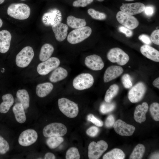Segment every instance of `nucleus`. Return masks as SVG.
Masks as SVG:
<instances>
[{
	"label": "nucleus",
	"instance_id": "1",
	"mask_svg": "<svg viewBox=\"0 0 159 159\" xmlns=\"http://www.w3.org/2000/svg\"><path fill=\"white\" fill-rule=\"evenodd\" d=\"M31 10L26 4L22 3H12L8 7V14L19 20L26 19L29 16Z\"/></svg>",
	"mask_w": 159,
	"mask_h": 159
},
{
	"label": "nucleus",
	"instance_id": "2",
	"mask_svg": "<svg viewBox=\"0 0 159 159\" xmlns=\"http://www.w3.org/2000/svg\"><path fill=\"white\" fill-rule=\"evenodd\" d=\"M58 105L60 111L68 117H76L78 113L77 105L73 101L65 98L58 99Z\"/></svg>",
	"mask_w": 159,
	"mask_h": 159
},
{
	"label": "nucleus",
	"instance_id": "3",
	"mask_svg": "<svg viewBox=\"0 0 159 159\" xmlns=\"http://www.w3.org/2000/svg\"><path fill=\"white\" fill-rule=\"evenodd\" d=\"M91 28L85 26L74 29L69 32L67 37V40L72 44H78L88 37L92 33Z\"/></svg>",
	"mask_w": 159,
	"mask_h": 159
},
{
	"label": "nucleus",
	"instance_id": "4",
	"mask_svg": "<svg viewBox=\"0 0 159 159\" xmlns=\"http://www.w3.org/2000/svg\"><path fill=\"white\" fill-rule=\"evenodd\" d=\"M34 56V50L31 47H25L16 56L15 62L17 66L21 68L27 67L32 61Z\"/></svg>",
	"mask_w": 159,
	"mask_h": 159
},
{
	"label": "nucleus",
	"instance_id": "5",
	"mask_svg": "<svg viewBox=\"0 0 159 159\" xmlns=\"http://www.w3.org/2000/svg\"><path fill=\"white\" fill-rule=\"evenodd\" d=\"M107 57L112 62L116 63L121 66L126 64L130 59L128 55L121 49L118 47L111 49L107 53Z\"/></svg>",
	"mask_w": 159,
	"mask_h": 159
},
{
	"label": "nucleus",
	"instance_id": "6",
	"mask_svg": "<svg viewBox=\"0 0 159 159\" xmlns=\"http://www.w3.org/2000/svg\"><path fill=\"white\" fill-rule=\"evenodd\" d=\"M93 76L88 73L81 74L76 77L73 81V85L76 90H80L88 89L93 84Z\"/></svg>",
	"mask_w": 159,
	"mask_h": 159
},
{
	"label": "nucleus",
	"instance_id": "7",
	"mask_svg": "<svg viewBox=\"0 0 159 159\" xmlns=\"http://www.w3.org/2000/svg\"><path fill=\"white\" fill-rule=\"evenodd\" d=\"M67 132L66 126L62 123L54 122L49 124L45 126L43 130V134L45 137L54 136H62Z\"/></svg>",
	"mask_w": 159,
	"mask_h": 159
},
{
	"label": "nucleus",
	"instance_id": "8",
	"mask_svg": "<svg viewBox=\"0 0 159 159\" xmlns=\"http://www.w3.org/2000/svg\"><path fill=\"white\" fill-rule=\"evenodd\" d=\"M108 147L107 143L103 140L98 141L97 143L94 141L92 142L88 147L89 159H99L107 150Z\"/></svg>",
	"mask_w": 159,
	"mask_h": 159
},
{
	"label": "nucleus",
	"instance_id": "9",
	"mask_svg": "<svg viewBox=\"0 0 159 159\" xmlns=\"http://www.w3.org/2000/svg\"><path fill=\"white\" fill-rule=\"evenodd\" d=\"M60 64L59 59L56 57H51L39 63L37 67V71L40 75H47L57 67Z\"/></svg>",
	"mask_w": 159,
	"mask_h": 159
},
{
	"label": "nucleus",
	"instance_id": "10",
	"mask_svg": "<svg viewBox=\"0 0 159 159\" xmlns=\"http://www.w3.org/2000/svg\"><path fill=\"white\" fill-rule=\"evenodd\" d=\"M118 22L130 29H133L138 27L139 22L134 16L123 12L118 11L116 15Z\"/></svg>",
	"mask_w": 159,
	"mask_h": 159
},
{
	"label": "nucleus",
	"instance_id": "11",
	"mask_svg": "<svg viewBox=\"0 0 159 159\" xmlns=\"http://www.w3.org/2000/svg\"><path fill=\"white\" fill-rule=\"evenodd\" d=\"M146 90V86L143 82H138L129 90L128 93L129 100L133 103L140 101L143 97Z\"/></svg>",
	"mask_w": 159,
	"mask_h": 159
},
{
	"label": "nucleus",
	"instance_id": "12",
	"mask_svg": "<svg viewBox=\"0 0 159 159\" xmlns=\"http://www.w3.org/2000/svg\"><path fill=\"white\" fill-rule=\"evenodd\" d=\"M38 135L36 131L32 129H28L23 131L18 139L19 144L23 146H28L37 141Z\"/></svg>",
	"mask_w": 159,
	"mask_h": 159
},
{
	"label": "nucleus",
	"instance_id": "13",
	"mask_svg": "<svg viewBox=\"0 0 159 159\" xmlns=\"http://www.w3.org/2000/svg\"><path fill=\"white\" fill-rule=\"evenodd\" d=\"M113 128L115 132L121 136H131L135 130V127L134 126L127 124L120 119L117 120L115 122Z\"/></svg>",
	"mask_w": 159,
	"mask_h": 159
},
{
	"label": "nucleus",
	"instance_id": "14",
	"mask_svg": "<svg viewBox=\"0 0 159 159\" xmlns=\"http://www.w3.org/2000/svg\"><path fill=\"white\" fill-rule=\"evenodd\" d=\"M85 63L87 67L95 71L101 70L104 66V62L101 57L95 54L87 57Z\"/></svg>",
	"mask_w": 159,
	"mask_h": 159
},
{
	"label": "nucleus",
	"instance_id": "15",
	"mask_svg": "<svg viewBox=\"0 0 159 159\" xmlns=\"http://www.w3.org/2000/svg\"><path fill=\"white\" fill-rule=\"evenodd\" d=\"M145 7L144 4L140 2L123 4L120 7V10L123 12L133 15L143 12Z\"/></svg>",
	"mask_w": 159,
	"mask_h": 159
},
{
	"label": "nucleus",
	"instance_id": "16",
	"mask_svg": "<svg viewBox=\"0 0 159 159\" xmlns=\"http://www.w3.org/2000/svg\"><path fill=\"white\" fill-rule=\"evenodd\" d=\"M123 72V69L120 66L112 65L106 69L104 74V82H108L117 78L121 75Z\"/></svg>",
	"mask_w": 159,
	"mask_h": 159
},
{
	"label": "nucleus",
	"instance_id": "17",
	"mask_svg": "<svg viewBox=\"0 0 159 159\" xmlns=\"http://www.w3.org/2000/svg\"><path fill=\"white\" fill-rule=\"evenodd\" d=\"M52 29L54 33L55 37L58 41L62 42L67 37L68 29L67 25L58 22L53 25Z\"/></svg>",
	"mask_w": 159,
	"mask_h": 159
},
{
	"label": "nucleus",
	"instance_id": "18",
	"mask_svg": "<svg viewBox=\"0 0 159 159\" xmlns=\"http://www.w3.org/2000/svg\"><path fill=\"white\" fill-rule=\"evenodd\" d=\"M11 39L10 32L6 30L0 31V52L5 53L9 50Z\"/></svg>",
	"mask_w": 159,
	"mask_h": 159
},
{
	"label": "nucleus",
	"instance_id": "19",
	"mask_svg": "<svg viewBox=\"0 0 159 159\" xmlns=\"http://www.w3.org/2000/svg\"><path fill=\"white\" fill-rule=\"evenodd\" d=\"M142 54L154 61L159 62V52L155 48L148 45L142 46L140 48Z\"/></svg>",
	"mask_w": 159,
	"mask_h": 159
},
{
	"label": "nucleus",
	"instance_id": "20",
	"mask_svg": "<svg viewBox=\"0 0 159 159\" xmlns=\"http://www.w3.org/2000/svg\"><path fill=\"white\" fill-rule=\"evenodd\" d=\"M148 105L146 102H143L142 105H139L135 108L134 112V119L138 123H141L146 120L145 114L148 111Z\"/></svg>",
	"mask_w": 159,
	"mask_h": 159
},
{
	"label": "nucleus",
	"instance_id": "21",
	"mask_svg": "<svg viewBox=\"0 0 159 159\" xmlns=\"http://www.w3.org/2000/svg\"><path fill=\"white\" fill-rule=\"evenodd\" d=\"M67 75L68 72L66 69L61 67H57L51 73L49 79L51 82L55 83L65 79Z\"/></svg>",
	"mask_w": 159,
	"mask_h": 159
},
{
	"label": "nucleus",
	"instance_id": "22",
	"mask_svg": "<svg viewBox=\"0 0 159 159\" xmlns=\"http://www.w3.org/2000/svg\"><path fill=\"white\" fill-rule=\"evenodd\" d=\"M53 85L49 82H46L38 85L36 88L37 95L40 97H44L47 95L52 90Z\"/></svg>",
	"mask_w": 159,
	"mask_h": 159
},
{
	"label": "nucleus",
	"instance_id": "23",
	"mask_svg": "<svg viewBox=\"0 0 159 159\" xmlns=\"http://www.w3.org/2000/svg\"><path fill=\"white\" fill-rule=\"evenodd\" d=\"M3 100L0 104V112L3 113H7L14 102L13 95L10 94L4 95L2 97Z\"/></svg>",
	"mask_w": 159,
	"mask_h": 159
},
{
	"label": "nucleus",
	"instance_id": "24",
	"mask_svg": "<svg viewBox=\"0 0 159 159\" xmlns=\"http://www.w3.org/2000/svg\"><path fill=\"white\" fill-rule=\"evenodd\" d=\"M24 109L21 103L16 104L12 108L15 119L20 123H24L26 120Z\"/></svg>",
	"mask_w": 159,
	"mask_h": 159
},
{
	"label": "nucleus",
	"instance_id": "25",
	"mask_svg": "<svg viewBox=\"0 0 159 159\" xmlns=\"http://www.w3.org/2000/svg\"><path fill=\"white\" fill-rule=\"evenodd\" d=\"M54 49L52 45L46 43L42 47L39 53V57L40 60L44 62L50 58L52 54Z\"/></svg>",
	"mask_w": 159,
	"mask_h": 159
},
{
	"label": "nucleus",
	"instance_id": "26",
	"mask_svg": "<svg viewBox=\"0 0 159 159\" xmlns=\"http://www.w3.org/2000/svg\"><path fill=\"white\" fill-rule=\"evenodd\" d=\"M67 22L69 26L75 29L85 26L86 25V22L85 19L76 18L72 15L67 17Z\"/></svg>",
	"mask_w": 159,
	"mask_h": 159
},
{
	"label": "nucleus",
	"instance_id": "27",
	"mask_svg": "<svg viewBox=\"0 0 159 159\" xmlns=\"http://www.w3.org/2000/svg\"><path fill=\"white\" fill-rule=\"evenodd\" d=\"M16 96L25 110L29 107L30 98L29 93L25 89L19 90L16 93Z\"/></svg>",
	"mask_w": 159,
	"mask_h": 159
},
{
	"label": "nucleus",
	"instance_id": "28",
	"mask_svg": "<svg viewBox=\"0 0 159 159\" xmlns=\"http://www.w3.org/2000/svg\"><path fill=\"white\" fill-rule=\"evenodd\" d=\"M125 155L122 150L119 148H114L106 153L103 156V159H123Z\"/></svg>",
	"mask_w": 159,
	"mask_h": 159
},
{
	"label": "nucleus",
	"instance_id": "29",
	"mask_svg": "<svg viewBox=\"0 0 159 159\" xmlns=\"http://www.w3.org/2000/svg\"><path fill=\"white\" fill-rule=\"evenodd\" d=\"M119 87L116 84L111 85L107 90L105 95L104 100L105 102H109L117 94L119 90Z\"/></svg>",
	"mask_w": 159,
	"mask_h": 159
},
{
	"label": "nucleus",
	"instance_id": "30",
	"mask_svg": "<svg viewBox=\"0 0 159 159\" xmlns=\"http://www.w3.org/2000/svg\"><path fill=\"white\" fill-rule=\"evenodd\" d=\"M145 151L144 146L141 144L137 145L130 155V159H140L143 157Z\"/></svg>",
	"mask_w": 159,
	"mask_h": 159
},
{
	"label": "nucleus",
	"instance_id": "31",
	"mask_svg": "<svg viewBox=\"0 0 159 159\" xmlns=\"http://www.w3.org/2000/svg\"><path fill=\"white\" fill-rule=\"evenodd\" d=\"M63 138L61 136H54L49 137L46 143L48 146L51 149L55 148L64 141Z\"/></svg>",
	"mask_w": 159,
	"mask_h": 159
},
{
	"label": "nucleus",
	"instance_id": "32",
	"mask_svg": "<svg viewBox=\"0 0 159 159\" xmlns=\"http://www.w3.org/2000/svg\"><path fill=\"white\" fill-rule=\"evenodd\" d=\"M115 107V103L111 101L102 103L100 106V110L101 113L105 114L112 111Z\"/></svg>",
	"mask_w": 159,
	"mask_h": 159
},
{
	"label": "nucleus",
	"instance_id": "33",
	"mask_svg": "<svg viewBox=\"0 0 159 159\" xmlns=\"http://www.w3.org/2000/svg\"><path fill=\"white\" fill-rule=\"evenodd\" d=\"M87 12L92 18L95 19L103 20L105 19L107 17L106 15L104 13L100 12L93 9H89Z\"/></svg>",
	"mask_w": 159,
	"mask_h": 159
},
{
	"label": "nucleus",
	"instance_id": "34",
	"mask_svg": "<svg viewBox=\"0 0 159 159\" xmlns=\"http://www.w3.org/2000/svg\"><path fill=\"white\" fill-rule=\"evenodd\" d=\"M66 159H79L80 156L78 149L72 147L69 148L67 151L66 154Z\"/></svg>",
	"mask_w": 159,
	"mask_h": 159
},
{
	"label": "nucleus",
	"instance_id": "35",
	"mask_svg": "<svg viewBox=\"0 0 159 159\" xmlns=\"http://www.w3.org/2000/svg\"><path fill=\"white\" fill-rule=\"evenodd\" d=\"M150 111L153 119L156 121L159 120V104L155 102L150 105Z\"/></svg>",
	"mask_w": 159,
	"mask_h": 159
},
{
	"label": "nucleus",
	"instance_id": "36",
	"mask_svg": "<svg viewBox=\"0 0 159 159\" xmlns=\"http://www.w3.org/2000/svg\"><path fill=\"white\" fill-rule=\"evenodd\" d=\"M122 83L126 88H130L132 85L131 77L128 74H124L121 78Z\"/></svg>",
	"mask_w": 159,
	"mask_h": 159
},
{
	"label": "nucleus",
	"instance_id": "37",
	"mask_svg": "<svg viewBox=\"0 0 159 159\" xmlns=\"http://www.w3.org/2000/svg\"><path fill=\"white\" fill-rule=\"evenodd\" d=\"M9 148L8 142L0 135V153L5 154L9 150Z\"/></svg>",
	"mask_w": 159,
	"mask_h": 159
},
{
	"label": "nucleus",
	"instance_id": "38",
	"mask_svg": "<svg viewBox=\"0 0 159 159\" xmlns=\"http://www.w3.org/2000/svg\"><path fill=\"white\" fill-rule=\"evenodd\" d=\"M87 119L88 120L91 122L98 127H102L103 125V122L102 120L96 118L92 114L88 115Z\"/></svg>",
	"mask_w": 159,
	"mask_h": 159
},
{
	"label": "nucleus",
	"instance_id": "39",
	"mask_svg": "<svg viewBox=\"0 0 159 159\" xmlns=\"http://www.w3.org/2000/svg\"><path fill=\"white\" fill-rule=\"evenodd\" d=\"M94 0H77L74 1L72 4L75 7H85L91 3Z\"/></svg>",
	"mask_w": 159,
	"mask_h": 159
},
{
	"label": "nucleus",
	"instance_id": "40",
	"mask_svg": "<svg viewBox=\"0 0 159 159\" xmlns=\"http://www.w3.org/2000/svg\"><path fill=\"white\" fill-rule=\"evenodd\" d=\"M159 30L156 29L151 34L150 39L154 44L159 45Z\"/></svg>",
	"mask_w": 159,
	"mask_h": 159
},
{
	"label": "nucleus",
	"instance_id": "41",
	"mask_svg": "<svg viewBox=\"0 0 159 159\" xmlns=\"http://www.w3.org/2000/svg\"><path fill=\"white\" fill-rule=\"evenodd\" d=\"M99 131V128L96 126H93L88 128L86 131V133L89 136L94 137L97 136Z\"/></svg>",
	"mask_w": 159,
	"mask_h": 159
},
{
	"label": "nucleus",
	"instance_id": "42",
	"mask_svg": "<svg viewBox=\"0 0 159 159\" xmlns=\"http://www.w3.org/2000/svg\"><path fill=\"white\" fill-rule=\"evenodd\" d=\"M119 30L120 32L124 34L126 37H130L132 35L133 32L131 30L123 26H120Z\"/></svg>",
	"mask_w": 159,
	"mask_h": 159
},
{
	"label": "nucleus",
	"instance_id": "43",
	"mask_svg": "<svg viewBox=\"0 0 159 159\" xmlns=\"http://www.w3.org/2000/svg\"><path fill=\"white\" fill-rule=\"evenodd\" d=\"M115 122V119L112 115H109L107 118L105 122V125L107 127H112Z\"/></svg>",
	"mask_w": 159,
	"mask_h": 159
},
{
	"label": "nucleus",
	"instance_id": "44",
	"mask_svg": "<svg viewBox=\"0 0 159 159\" xmlns=\"http://www.w3.org/2000/svg\"><path fill=\"white\" fill-rule=\"evenodd\" d=\"M138 38L140 40L146 44H150L152 43L150 38L146 34H141L139 36Z\"/></svg>",
	"mask_w": 159,
	"mask_h": 159
},
{
	"label": "nucleus",
	"instance_id": "45",
	"mask_svg": "<svg viewBox=\"0 0 159 159\" xmlns=\"http://www.w3.org/2000/svg\"><path fill=\"white\" fill-rule=\"evenodd\" d=\"M144 11L145 14L149 16L152 15L154 12V8L151 6L145 7Z\"/></svg>",
	"mask_w": 159,
	"mask_h": 159
},
{
	"label": "nucleus",
	"instance_id": "46",
	"mask_svg": "<svg viewBox=\"0 0 159 159\" xmlns=\"http://www.w3.org/2000/svg\"><path fill=\"white\" fill-rule=\"evenodd\" d=\"M55 155L51 153H47L45 155L44 159H55Z\"/></svg>",
	"mask_w": 159,
	"mask_h": 159
},
{
	"label": "nucleus",
	"instance_id": "47",
	"mask_svg": "<svg viewBox=\"0 0 159 159\" xmlns=\"http://www.w3.org/2000/svg\"><path fill=\"white\" fill-rule=\"evenodd\" d=\"M153 84L155 87L159 88V77H157L154 80Z\"/></svg>",
	"mask_w": 159,
	"mask_h": 159
},
{
	"label": "nucleus",
	"instance_id": "48",
	"mask_svg": "<svg viewBox=\"0 0 159 159\" xmlns=\"http://www.w3.org/2000/svg\"><path fill=\"white\" fill-rule=\"evenodd\" d=\"M151 158L159 159L158 153H155V154L152 155V157H151Z\"/></svg>",
	"mask_w": 159,
	"mask_h": 159
},
{
	"label": "nucleus",
	"instance_id": "49",
	"mask_svg": "<svg viewBox=\"0 0 159 159\" xmlns=\"http://www.w3.org/2000/svg\"><path fill=\"white\" fill-rule=\"evenodd\" d=\"M3 25V21L0 18V28Z\"/></svg>",
	"mask_w": 159,
	"mask_h": 159
},
{
	"label": "nucleus",
	"instance_id": "50",
	"mask_svg": "<svg viewBox=\"0 0 159 159\" xmlns=\"http://www.w3.org/2000/svg\"><path fill=\"white\" fill-rule=\"evenodd\" d=\"M5 0H0V4L4 2Z\"/></svg>",
	"mask_w": 159,
	"mask_h": 159
},
{
	"label": "nucleus",
	"instance_id": "51",
	"mask_svg": "<svg viewBox=\"0 0 159 159\" xmlns=\"http://www.w3.org/2000/svg\"><path fill=\"white\" fill-rule=\"evenodd\" d=\"M126 1H134V0H125Z\"/></svg>",
	"mask_w": 159,
	"mask_h": 159
},
{
	"label": "nucleus",
	"instance_id": "52",
	"mask_svg": "<svg viewBox=\"0 0 159 159\" xmlns=\"http://www.w3.org/2000/svg\"><path fill=\"white\" fill-rule=\"evenodd\" d=\"M97 0L99 1L102 2L104 1V0Z\"/></svg>",
	"mask_w": 159,
	"mask_h": 159
},
{
	"label": "nucleus",
	"instance_id": "53",
	"mask_svg": "<svg viewBox=\"0 0 159 159\" xmlns=\"http://www.w3.org/2000/svg\"><path fill=\"white\" fill-rule=\"evenodd\" d=\"M21 1H26V0H20Z\"/></svg>",
	"mask_w": 159,
	"mask_h": 159
}]
</instances>
